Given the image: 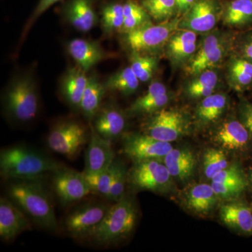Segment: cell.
Returning <instances> with one entry per match:
<instances>
[{"mask_svg": "<svg viewBox=\"0 0 252 252\" xmlns=\"http://www.w3.org/2000/svg\"><path fill=\"white\" fill-rule=\"evenodd\" d=\"M197 49V33L189 30H177L165 44L167 59L176 67L188 64Z\"/></svg>", "mask_w": 252, "mask_h": 252, "instance_id": "obj_18", "label": "cell"}, {"mask_svg": "<svg viewBox=\"0 0 252 252\" xmlns=\"http://www.w3.org/2000/svg\"><path fill=\"white\" fill-rule=\"evenodd\" d=\"M63 167L52 158L27 146H12L1 149L0 153V172L6 180L42 179Z\"/></svg>", "mask_w": 252, "mask_h": 252, "instance_id": "obj_2", "label": "cell"}, {"mask_svg": "<svg viewBox=\"0 0 252 252\" xmlns=\"http://www.w3.org/2000/svg\"><path fill=\"white\" fill-rule=\"evenodd\" d=\"M228 103V97L224 94H213L201 99L195 109L197 125L205 127L217 122L226 111Z\"/></svg>", "mask_w": 252, "mask_h": 252, "instance_id": "obj_25", "label": "cell"}, {"mask_svg": "<svg viewBox=\"0 0 252 252\" xmlns=\"http://www.w3.org/2000/svg\"><path fill=\"white\" fill-rule=\"evenodd\" d=\"M248 175L249 180V188L251 189L252 192V168L251 169V170H250V174Z\"/></svg>", "mask_w": 252, "mask_h": 252, "instance_id": "obj_45", "label": "cell"}, {"mask_svg": "<svg viewBox=\"0 0 252 252\" xmlns=\"http://www.w3.org/2000/svg\"><path fill=\"white\" fill-rule=\"evenodd\" d=\"M80 67H69L60 81V93L70 108L79 111L89 77Z\"/></svg>", "mask_w": 252, "mask_h": 252, "instance_id": "obj_22", "label": "cell"}, {"mask_svg": "<svg viewBox=\"0 0 252 252\" xmlns=\"http://www.w3.org/2000/svg\"><path fill=\"white\" fill-rule=\"evenodd\" d=\"M124 21V3L110 1L101 10V26L104 34L110 35L116 32H121Z\"/></svg>", "mask_w": 252, "mask_h": 252, "instance_id": "obj_32", "label": "cell"}, {"mask_svg": "<svg viewBox=\"0 0 252 252\" xmlns=\"http://www.w3.org/2000/svg\"><path fill=\"white\" fill-rule=\"evenodd\" d=\"M123 151L135 161L157 159L161 160L173 147L170 142H163L144 133H124Z\"/></svg>", "mask_w": 252, "mask_h": 252, "instance_id": "obj_12", "label": "cell"}, {"mask_svg": "<svg viewBox=\"0 0 252 252\" xmlns=\"http://www.w3.org/2000/svg\"><path fill=\"white\" fill-rule=\"evenodd\" d=\"M138 210L133 199L125 195L111 205L100 224L88 237L101 247L115 246L129 238L135 229Z\"/></svg>", "mask_w": 252, "mask_h": 252, "instance_id": "obj_3", "label": "cell"}, {"mask_svg": "<svg viewBox=\"0 0 252 252\" xmlns=\"http://www.w3.org/2000/svg\"><path fill=\"white\" fill-rule=\"evenodd\" d=\"M84 177L91 191L99 194L108 200L112 186L113 175H114V165L113 162L111 166L104 171L95 174H86Z\"/></svg>", "mask_w": 252, "mask_h": 252, "instance_id": "obj_37", "label": "cell"}, {"mask_svg": "<svg viewBox=\"0 0 252 252\" xmlns=\"http://www.w3.org/2000/svg\"><path fill=\"white\" fill-rule=\"evenodd\" d=\"M52 175L53 189L63 206L77 203L92 192L83 172L64 166Z\"/></svg>", "mask_w": 252, "mask_h": 252, "instance_id": "obj_11", "label": "cell"}, {"mask_svg": "<svg viewBox=\"0 0 252 252\" xmlns=\"http://www.w3.org/2000/svg\"><path fill=\"white\" fill-rule=\"evenodd\" d=\"M67 50L78 67L85 72L107 57V53L98 42L80 38L69 41Z\"/></svg>", "mask_w": 252, "mask_h": 252, "instance_id": "obj_21", "label": "cell"}, {"mask_svg": "<svg viewBox=\"0 0 252 252\" xmlns=\"http://www.w3.org/2000/svg\"><path fill=\"white\" fill-rule=\"evenodd\" d=\"M171 96L168 94H160L148 100H140L137 99L128 109L130 115H138V114H149L158 112L163 109L170 102Z\"/></svg>", "mask_w": 252, "mask_h": 252, "instance_id": "obj_38", "label": "cell"}, {"mask_svg": "<svg viewBox=\"0 0 252 252\" xmlns=\"http://www.w3.org/2000/svg\"><path fill=\"white\" fill-rule=\"evenodd\" d=\"M143 126V132L157 140L171 142L188 133L190 122L181 109H162L150 114Z\"/></svg>", "mask_w": 252, "mask_h": 252, "instance_id": "obj_6", "label": "cell"}, {"mask_svg": "<svg viewBox=\"0 0 252 252\" xmlns=\"http://www.w3.org/2000/svg\"><path fill=\"white\" fill-rule=\"evenodd\" d=\"M173 177L164 162L157 159L134 162L127 181L137 190L168 193L173 189Z\"/></svg>", "mask_w": 252, "mask_h": 252, "instance_id": "obj_7", "label": "cell"}, {"mask_svg": "<svg viewBox=\"0 0 252 252\" xmlns=\"http://www.w3.org/2000/svg\"><path fill=\"white\" fill-rule=\"evenodd\" d=\"M203 168L206 178L211 180L217 174L230 165L224 151L221 149H208L203 155Z\"/></svg>", "mask_w": 252, "mask_h": 252, "instance_id": "obj_35", "label": "cell"}, {"mask_svg": "<svg viewBox=\"0 0 252 252\" xmlns=\"http://www.w3.org/2000/svg\"><path fill=\"white\" fill-rule=\"evenodd\" d=\"M222 12L220 0H198L181 18L179 29L207 32L215 27Z\"/></svg>", "mask_w": 252, "mask_h": 252, "instance_id": "obj_14", "label": "cell"}, {"mask_svg": "<svg viewBox=\"0 0 252 252\" xmlns=\"http://www.w3.org/2000/svg\"><path fill=\"white\" fill-rule=\"evenodd\" d=\"M3 105L5 114L13 122L26 124L35 119L39 96L32 73H20L11 79L4 91Z\"/></svg>", "mask_w": 252, "mask_h": 252, "instance_id": "obj_4", "label": "cell"}, {"mask_svg": "<svg viewBox=\"0 0 252 252\" xmlns=\"http://www.w3.org/2000/svg\"><path fill=\"white\" fill-rule=\"evenodd\" d=\"M212 187L220 199L235 200L246 192L249 189V183H214L212 182Z\"/></svg>", "mask_w": 252, "mask_h": 252, "instance_id": "obj_40", "label": "cell"}, {"mask_svg": "<svg viewBox=\"0 0 252 252\" xmlns=\"http://www.w3.org/2000/svg\"><path fill=\"white\" fill-rule=\"evenodd\" d=\"M9 181L8 198L41 229L57 231L59 224L54 205L41 179Z\"/></svg>", "mask_w": 252, "mask_h": 252, "instance_id": "obj_1", "label": "cell"}, {"mask_svg": "<svg viewBox=\"0 0 252 252\" xmlns=\"http://www.w3.org/2000/svg\"><path fill=\"white\" fill-rule=\"evenodd\" d=\"M106 91H107L104 84L99 81L97 76L94 74L89 76L79 111L90 122H92L102 107Z\"/></svg>", "mask_w": 252, "mask_h": 252, "instance_id": "obj_26", "label": "cell"}, {"mask_svg": "<svg viewBox=\"0 0 252 252\" xmlns=\"http://www.w3.org/2000/svg\"><path fill=\"white\" fill-rule=\"evenodd\" d=\"M228 81L232 89L243 93L252 88V61L238 55L230 60Z\"/></svg>", "mask_w": 252, "mask_h": 252, "instance_id": "obj_27", "label": "cell"}, {"mask_svg": "<svg viewBox=\"0 0 252 252\" xmlns=\"http://www.w3.org/2000/svg\"><path fill=\"white\" fill-rule=\"evenodd\" d=\"M237 117L248 129L252 140V102L243 97L239 102L237 108Z\"/></svg>", "mask_w": 252, "mask_h": 252, "instance_id": "obj_41", "label": "cell"}, {"mask_svg": "<svg viewBox=\"0 0 252 252\" xmlns=\"http://www.w3.org/2000/svg\"><path fill=\"white\" fill-rule=\"evenodd\" d=\"M223 22L232 28L252 26V0H230L222 12Z\"/></svg>", "mask_w": 252, "mask_h": 252, "instance_id": "obj_28", "label": "cell"}, {"mask_svg": "<svg viewBox=\"0 0 252 252\" xmlns=\"http://www.w3.org/2000/svg\"><path fill=\"white\" fill-rule=\"evenodd\" d=\"M140 82L130 66H127L110 76L104 84L107 91H117L129 95L138 89Z\"/></svg>", "mask_w": 252, "mask_h": 252, "instance_id": "obj_31", "label": "cell"}, {"mask_svg": "<svg viewBox=\"0 0 252 252\" xmlns=\"http://www.w3.org/2000/svg\"><path fill=\"white\" fill-rule=\"evenodd\" d=\"M220 220L240 234L252 235V206L243 200H232L220 207Z\"/></svg>", "mask_w": 252, "mask_h": 252, "instance_id": "obj_20", "label": "cell"}, {"mask_svg": "<svg viewBox=\"0 0 252 252\" xmlns=\"http://www.w3.org/2000/svg\"><path fill=\"white\" fill-rule=\"evenodd\" d=\"M238 55L252 61V33L244 39Z\"/></svg>", "mask_w": 252, "mask_h": 252, "instance_id": "obj_43", "label": "cell"}, {"mask_svg": "<svg viewBox=\"0 0 252 252\" xmlns=\"http://www.w3.org/2000/svg\"><path fill=\"white\" fill-rule=\"evenodd\" d=\"M212 140L223 151L243 159L252 158V140L237 114L221 122L212 131Z\"/></svg>", "mask_w": 252, "mask_h": 252, "instance_id": "obj_10", "label": "cell"}, {"mask_svg": "<svg viewBox=\"0 0 252 252\" xmlns=\"http://www.w3.org/2000/svg\"><path fill=\"white\" fill-rule=\"evenodd\" d=\"M90 130L74 120H64L54 126L47 137V144L53 152L69 160L77 158L90 140Z\"/></svg>", "mask_w": 252, "mask_h": 252, "instance_id": "obj_5", "label": "cell"}, {"mask_svg": "<svg viewBox=\"0 0 252 252\" xmlns=\"http://www.w3.org/2000/svg\"><path fill=\"white\" fill-rule=\"evenodd\" d=\"M162 160L173 179L181 182L192 177L196 165L195 156L187 148H173Z\"/></svg>", "mask_w": 252, "mask_h": 252, "instance_id": "obj_24", "label": "cell"}, {"mask_svg": "<svg viewBox=\"0 0 252 252\" xmlns=\"http://www.w3.org/2000/svg\"><path fill=\"white\" fill-rule=\"evenodd\" d=\"M92 122L97 133L112 142L124 135L127 126L126 114L112 103L102 105Z\"/></svg>", "mask_w": 252, "mask_h": 252, "instance_id": "obj_17", "label": "cell"}, {"mask_svg": "<svg viewBox=\"0 0 252 252\" xmlns=\"http://www.w3.org/2000/svg\"><path fill=\"white\" fill-rule=\"evenodd\" d=\"M214 183H249L248 175L240 162L230 164L212 179Z\"/></svg>", "mask_w": 252, "mask_h": 252, "instance_id": "obj_39", "label": "cell"}, {"mask_svg": "<svg viewBox=\"0 0 252 252\" xmlns=\"http://www.w3.org/2000/svg\"><path fill=\"white\" fill-rule=\"evenodd\" d=\"M180 19L176 17L160 24L152 23L125 33L124 43L131 51L146 54L157 51L165 46L172 34L179 29Z\"/></svg>", "mask_w": 252, "mask_h": 252, "instance_id": "obj_8", "label": "cell"}, {"mask_svg": "<svg viewBox=\"0 0 252 252\" xmlns=\"http://www.w3.org/2000/svg\"><path fill=\"white\" fill-rule=\"evenodd\" d=\"M59 1H61V0H40L39 2L38 3L37 6H36L35 9L33 11V14H32L31 17L30 18L27 24H26V28H24L23 35H26V33L28 32L30 28L32 26L33 23L35 22L36 20L37 19L41 14H44L46 10L51 7L52 5L56 4V2Z\"/></svg>", "mask_w": 252, "mask_h": 252, "instance_id": "obj_42", "label": "cell"}, {"mask_svg": "<svg viewBox=\"0 0 252 252\" xmlns=\"http://www.w3.org/2000/svg\"><path fill=\"white\" fill-rule=\"evenodd\" d=\"M218 84V73L213 69H207L193 76L186 86L185 93L190 98L201 99L215 94Z\"/></svg>", "mask_w": 252, "mask_h": 252, "instance_id": "obj_29", "label": "cell"}, {"mask_svg": "<svg viewBox=\"0 0 252 252\" xmlns=\"http://www.w3.org/2000/svg\"><path fill=\"white\" fill-rule=\"evenodd\" d=\"M177 3L178 14L184 15L193 6L198 0H175Z\"/></svg>", "mask_w": 252, "mask_h": 252, "instance_id": "obj_44", "label": "cell"}, {"mask_svg": "<svg viewBox=\"0 0 252 252\" xmlns=\"http://www.w3.org/2000/svg\"><path fill=\"white\" fill-rule=\"evenodd\" d=\"M90 140L85 154L84 173L95 174L107 170L115 158L112 141L104 138L90 124Z\"/></svg>", "mask_w": 252, "mask_h": 252, "instance_id": "obj_15", "label": "cell"}, {"mask_svg": "<svg viewBox=\"0 0 252 252\" xmlns=\"http://www.w3.org/2000/svg\"><path fill=\"white\" fill-rule=\"evenodd\" d=\"M113 165L114 175L108 200L109 201L117 203L126 195L125 190L128 172L127 171L125 164L120 159H114Z\"/></svg>", "mask_w": 252, "mask_h": 252, "instance_id": "obj_36", "label": "cell"}, {"mask_svg": "<svg viewBox=\"0 0 252 252\" xmlns=\"http://www.w3.org/2000/svg\"><path fill=\"white\" fill-rule=\"evenodd\" d=\"M130 62L131 69L141 82L150 80L158 65L155 56L135 51H131Z\"/></svg>", "mask_w": 252, "mask_h": 252, "instance_id": "obj_34", "label": "cell"}, {"mask_svg": "<svg viewBox=\"0 0 252 252\" xmlns=\"http://www.w3.org/2000/svg\"><path fill=\"white\" fill-rule=\"evenodd\" d=\"M110 207L101 201L86 202L77 205L66 215L65 231L73 238L87 239L100 224Z\"/></svg>", "mask_w": 252, "mask_h": 252, "instance_id": "obj_9", "label": "cell"}, {"mask_svg": "<svg viewBox=\"0 0 252 252\" xmlns=\"http://www.w3.org/2000/svg\"><path fill=\"white\" fill-rule=\"evenodd\" d=\"M220 199L212 185L199 184L194 185L186 192V206L199 216H207L215 210Z\"/></svg>", "mask_w": 252, "mask_h": 252, "instance_id": "obj_23", "label": "cell"}, {"mask_svg": "<svg viewBox=\"0 0 252 252\" xmlns=\"http://www.w3.org/2000/svg\"><path fill=\"white\" fill-rule=\"evenodd\" d=\"M32 229L31 220L9 198L0 200V237L4 241L14 240Z\"/></svg>", "mask_w": 252, "mask_h": 252, "instance_id": "obj_16", "label": "cell"}, {"mask_svg": "<svg viewBox=\"0 0 252 252\" xmlns=\"http://www.w3.org/2000/svg\"><path fill=\"white\" fill-rule=\"evenodd\" d=\"M124 21L121 32L123 34L152 24V18L140 2L126 0L124 2Z\"/></svg>", "mask_w": 252, "mask_h": 252, "instance_id": "obj_30", "label": "cell"}, {"mask_svg": "<svg viewBox=\"0 0 252 252\" xmlns=\"http://www.w3.org/2000/svg\"><path fill=\"white\" fill-rule=\"evenodd\" d=\"M140 4L157 22L170 21L178 14L175 0H141Z\"/></svg>", "mask_w": 252, "mask_h": 252, "instance_id": "obj_33", "label": "cell"}, {"mask_svg": "<svg viewBox=\"0 0 252 252\" xmlns=\"http://www.w3.org/2000/svg\"><path fill=\"white\" fill-rule=\"evenodd\" d=\"M227 52L228 44L222 35L219 33L209 34L187 64V74L193 77L207 69H213L224 59Z\"/></svg>", "mask_w": 252, "mask_h": 252, "instance_id": "obj_13", "label": "cell"}, {"mask_svg": "<svg viewBox=\"0 0 252 252\" xmlns=\"http://www.w3.org/2000/svg\"><path fill=\"white\" fill-rule=\"evenodd\" d=\"M63 14L66 21L81 32L91 31L98 20L95 0H68L63 6Z\"/></svg>", "mask_w": 252, "mask_h": 252, "instance_id": "obj_19", "label": "cell"}]
</instances>
